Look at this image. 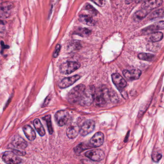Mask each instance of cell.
<instances>
[{"label": "cell", "instance_id": "6da1fadb", "mask_svg": "<svg viewBox=\"0 0 164 164\" xmlns=\"http://www.w3.org/2000/svg\"><path fill=\"white\" fill-rule=\"evenodd\" d=\"M96 89L93 86L86 87L79 103L82 106H89L93 103L95 99Z\"/></svg>", "mask_w": 164, "mask_h": 164}, {"label": "cell", "instance_id": "7a4b0ae2", "mask_svg": "<svg viewBox=\"0 0 164 164\" xmlns=\"http://www.w3.org/2000/svg\"><path fill=\"white\" fill-rule=\"evenodd\" d=\"M86 87L82 84H79L74 87L69 92L67 95V100L72 104L79 103Z\"/></svg>", "mask_w": 164, "mask_h": 164}, {"label": "cell", "instance_id": "3957f363", "mask_svg": "<svg viewBox=\"0 0 164 164\" xmlns=\"http://www.w3.org/2000/svg\"><path fill=\"white\" fill-rule=\"evenodd\" d=\"M109 98V92L105 87H102L98 90H96L94 101L96 105L100 107L104 106L107 104Z\"/></svg>", "mask_w": 164, "mask_h": 164}, {"label": "cell", "instance_id": "277c9868", "mask_svg": "<svg viewBox=\"0 0 164 164\" xmlns=\"http://www.w3.org/2000/svg\"><path fill=\"white\" fill-rule=\"evenodd\" d=\"M80 66V63L78 62L68 61L61 65L60 72L62 74H70L79 69Z\"/></svg>", "mask_w": 164, "mask_h": 164}, {"label": "cell", "instance_id": "5b68a950", "mask_svg": "<svg viewBox=\"0 0 164 164\" xmlns=\"http://www.w3.org/2000/svg\"><path fill=\"white\" fill-rule=\"evenodd\" d=\"M2 159L7 164H19L22 161V159L12 151L5 152L3 154Z\"/></svg>", "mask_w": 164, "mask_h": 164}, {"label": "cell", "instance_id": "8992f818", "mask_svg": "<svg viewBox=\"0 0 164 164\" xmlns=\"http://www.w3.org/2000/svg\"><path fill=\"white\" fill-rule=\"evenodd\" d=\"M86 157L94 161H101L105 157V154L100 149H93L86 152L85 154Z\"/></svg>", "mask_w": 164, "mask_h": 164}, {"label": "cell", "instance_id": "52a82bcc", "mask_svg": "<svg viewBox=\"0 0 164 164\" xmlns=\"http://www.w3.org/2000/svg\"><path fill=\"white\" fill-rule=\"evenodd\" d=\"M70 118L69 112L66 110H59L55 114V119L59 126H63L67 124Z\"/></svg>", "mask_w": 164, "mask_h": 164}, {"label": "cell", "instance_id": "ba28073f", "mask_svg": "<svg viewBox=\"0 0 164 164\" xmlns=\"http://www.w3.org/2000/svg\"><path fill=\"white\" fill-rule=\"evenodd\" d=\"M80 128L76 122H72L69 124L66 128V133L67 137L70 139H74L80 133Z\"/></svg>", "mask_w": 164, "mask_h": 164}, {"label": "cell", "instance_id": "9c48e42d", "mask_svg": "<svg viewBox=\"0 0 164 164\" xmlns=\"http://www.w3.org/2000/svg\"><path fill=\"white\" fill-rule=\"evenodd\" d=\"M0 7V15L1 18H7L11 16L13 8L12 3L8 1L3 2L1 3Z\"/></svg>", "mask_w": 164, "mask_h": 164}, {"label": "cell", "instance_id": "30bf717a", "mask_svg": "<svg viewBox=\"0 0 164 164\" xmlns=\"http://www.w3.org/2000/svg\"><path fill=\"white\" fill-rule=\"evenodd\" d=\"M111 78L113 83L119 91L123 90V89L126 86V82L119 73H113L111 75Z\"/></svg>", "mask_w": 164, "mask_h": 164}, {"label": "cell", "instance_id": "8fae6325", "mask_svg": "<svg viewBox=\"0 0 164 164\" xmlns=\"http://www.w3.org/2000/svg\"><path fill=\"white\" fill-rule=\"evenodd\" d=\"M162 3V0H146L142 4L141 7L143 9L150 12L152 10L161 5Z\"/></svg>", "mask_w": 164, "mask_h": 164}, {"label": "cell", "instance_id": "7c38bea8", "mask_svg": "<svg viewBox=\"0 0 164 164\" xmlns=\"http://www.w3.org/2000/svg\"><path fill=\"white\" fill-rule=\"evenodd\" d=\"M95 122L93 120H87L80 127V134L83 136H86L94 130Z\"/></svg>", "mask_w": 164, "mask_h": 164}, {"label": "cell", "instance_id": "4fadbf2b", "mask_svg": "<svg viewBox=\"0 0 164 164\" xmlns=\"http://www.w3.org/2000/svg\"><path fill=\"white\" fill-rule=\"evenodd\" d=\"M164 30V21H161L146 27L142 30V32L143 34L147 35L152 33L156 32L157 30Z\"/></svg>", "mask_w": 164, "mask_h": 164}, {"label": "cell", "instance_id": "5bb4252c", "mask_svg": "<svg viewBox=\"0 0 164 164\" xmlns=\"http://www.w3.org/2000/svg\"><path fill=\"white\" fill-rule=\"evenodd\" d=\"M104 136L102 132H97L90 140V145L92 148L99 147L103 144Z\"/></svg>", "mask_w": 164, "mask_h": 164}, {"label": "cell", "instance_id": "9a60e30c", "mask_svg": "<svg viewBox=\"0 0 164 164\" xmlns=\"http://www.w3.org/2000/svg\"><path fill=\"white\" fill-rule=\"evenodd\" d=\"M80 76L79 75H75L71 77L65 78L59 82L58 84L59 87L61 89L67 88L77 81L78 80L80 79Z\"/></svg>", "mask_w": 164, "mask_h": 164}, {"label": "cell", "instance_id": "2e32d148", "mask_svg": "<svg viewBox=\"0 0 164 164\" xmlns=\"http://www.w3.org/2000/svg\"><path fill=\"white\" fill-rule=\"evenodd\" d=\"M142 72L138 69H132L129 71L125 70L123 71V74L125 78L129 81L137 80L140 78Z\"/></svg>", "mask_w": 164, "mask_h": 164}, {"label": "cell", "instance_id": "e0dca14e", "mask_svg": "<svg viewBox=\"0 0 164 164\" xmlns=\"http://www.w3.org/2000/svg\"><path fill=\"white\" fill-rule=\"evenodd\" d=\"M12 145L17 149L23 150L27 147L28 143L20 136H16L12 140Z\"/></svg>", "mask_w": 164, "mask_h": 164}, {"label": "cell", "instance_id": "ac0fdd59", "mask_svg": "<svg viewBox=\"0 0 164 164\" xmlns=\"http://www.w3.org/2000/svg\"><path fill=\"white\" fill-rule=\"evenodd\" d=\"M23 130L26 137L30 141H33L36 138V133L34 129L30 125H25L23 128Z\"/></svg>", "mask_w": 164, "mask_h": 164}, {"label": "cell", "instance_id": "d6986e66", "mask_svg": "<svg viewBox=\"0 0 164 164\" xmlns=\"http://www.w3.org/2000/svg\"><path fill=\"white\" fill-rule=\"evenodd\" d=\"M79 21L82 24L86 25L93 26L95 25V21L93 19V17L90 15L81 14L79 16Z\"/></svg>", "mask_w": 164, "mask_h": 164}, {"label": "cell", "instance_id": "ffe728a7", "mask_svg": "<svg viewBox=\"0 0 164 164\" xmlns=\"http://www.w3.org/2000/svg\"><path fill=\"white\" fill-rule=\"evenodd\" d=\"M33 125L37 132H38L40 136H43L45 135V130L39 119H35L33 121Z\"/></svg>", "mask_w": 164, "mask_h": 164}, {"label": "cell", "instance_id": "44dd1931", "mask_svg": "<svg viewBox=\"0 0 164 164\" xmlns=\"http://www.w3.org/2000/svg\"><path fill=\"white\" fill-rule=\"evenodd\" d=\"M149 12L146 10L142 9L141 10H139L135 13L133 16V19L135 21H140L145 18L148 14Z\"/></svg>", "mask_w": 164, "mask_h": 164}, {"label": "cell", "instance_id": "7402d4cb", "mask_svg": "<svg viewBox=\"0 0 164 164\" xmlns=\"http://www.w3.org/2000/svg\"><path fill=\"white\" fill-rule=\"evenodd\" d=\"M91 145L90 143H82L78 145L74 148V151L77 154L82 153L84 150H87L88 149L91 148Z\"/></svg>", "mask_w": 164, "mask_h": 164}, {"label": "cell", "instance_id": "603a6c76", "mask_svg": "<svg viewBox=\"0 0 164 164\" xmlns=\"http://www.w3.org/2000/svg\"><path fill=\"white\" fill-rule=\"evenodd\" d=\"M74 33L82 37H86L91 35V31L86 28H79L76 30Z\"/></svg>", "mask_w": 164, "mask_h": 164}, {"label": "cell", "instance_id": "cb8c5ba5", "mask_svg": "<svg viewBox=\"0 0 164 164\" xmlns=\"http://www.w3.org/2000/svg\"><path fill=\"white\" fill-rule=\"evenodd\" d=\"M163 38V34L160 32L153 33L150 36V40L153 42H156L161 40Z\"/></svg>", "mask_w": 164, "mask_h": 164}, {"label": "cell", "instance_id": "d4e9b609", "mask_svg": "<svg viewBox=\"0 0 164 164\" xmlns=\"http://www.w3.org/2000/svg\"><path fill=\"white\" fill-rule=\"evenodd\" d=\"M163 16H164V10L159 9L152 13L149 16V19L153 20L159 17H162Z\"/></svg>", "mask_w": 164, "mask_h": 164}, {"label": "cell", "instance_id": "484cf974", "mask_svg": "<svg viewBox=\"0 0 164 164\" xmlns=\"http://www.w3.org/2000/svg\"><path fill=\"white\" fill-rule=\"evenodd\" d=\"M138 58L141 60L152 61L154 58V55L147 53H142L138 55Z\"/></svg>", "mask_w": 164, "mask_h": 164}, {"label": "cell", "instance_id": "4316f807", "mask_svg": "<svg viewBox=\"0 0 164 164\" xmlns=\"http://www.w3.org/2000/svg\"><path fill=\"white\" fill-rule=\"evenodd\" d=\"M43 119L46 122L49 132L50 134H52L53 132V127H52L50 115H47L46 116L44 117L43 118Z\"/></svg>", "mask_w": 164, "mask_h": 164}, {"label": "cell", "instance_id": "83f0119b", "mask_svg": "<svg viewBox=\"0 0 164 164\" xmlns=\"http://www.w3.org/2000/svg\"><path fill=\"white\" fill-rule=\"evenodd\" d=\"M85 8L86 10H87L90 13V14H91V16H95L98 14V12H97V10H96L94 8V7H93V6L91 5V4H86L85 7Z\"/></svg>", "mask_w": 164, "mask_h": 164}, {"label": "cell", "instance_id": "f1b7e54d", "mask_svg": "<svg viewBox=\"0 0 164 164\" xmlns=\"http://www.w3.org/2000/svg\"><path fill=\"white\" fill-rule=\"evenodd\" d=\"M162 157V154L161 153L158 152H155L152 154V160L156 162H158L161 159Z\"/></svg>", "mask_w": 164, "mask_h": 164}, {"label": "cell", "instance_id": "f546056e", "mask_svg": "<svg viewBox=\"0 0 164 164\" xmlns=\"http://www.w3.org/2000/svg\"><path fill=\"white\" fill-rule=\"evenodd\" d=\"M91 1L93 2L95 4L98 5L99 6L102 7L105 5V0H91Z\"/></svg>", "mask_w": 164, "mask_h": 164}, {"label": "cell", "instance_id": "4dcf8cb0", "mask_svg": "<svg viewBox=\"0 0 164 164\" xmlns=\"http://www.w3.org/2000/svg\"><path fill=\"white\" fill-rule=\"evenodd\" d=\"M60 45H59V44L57 45L56 48H55V52H54V54H53V57L56 58L58 56L59 52H60Z\"/></svg>", "mask_w": 164, "mask_h": 164}, {"label": "cell", "instance_id": "1f68e13d", "mask_svg": "<svg viewBox=\"0 0 164 164\" xmlns=\"http://www.w3.org/2000/svg\"><path fill=\"white\" fill-rule=\"evenodd\" d=\"M134 0H125V3L127 4H130L132 2H133Z\"/></svg>", "mask_w": 164, "mask_h": 164}]
</instances>
